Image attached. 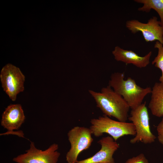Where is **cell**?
<instances>
[{
  "label": "cell",
  "mask_w": 163,
  "mask_h": 163,
  "mask_svg": "<svg viewBox=\"0 0 163 163\" xmlns=\"http://www.w3.org/2000/svg\"><path fill=\"white\" fill-rule=\"evenodd\" d=\"M88 92L104 115L113 117L120 122L126 121L130 107L123 98L109 85L102 88L100 92L91 90Z\"/></svg>",
  "instance_id": "1"
},
{
  "label": "cell",
  "mask_w": 163,
  "mask_h": 163,
  "mask_svg": "<svg viewBox=\"0 0 163 163\" xmlns=\"http://www.w3.org/2000/svg\"><path fill=\"white\" fill-rule=\"evenodd\" d=\"M124 76L123 73L112 74L108 85L123 98L130 108L134 109L141 104L145 97L151 94L152 88H142L137 84L134 79L128 77L125 80Z\"/></svg>",
  "instance_id": "2"
},
{
  "label": "cell",
  "mask_w": 163,
  "mask_h": 163,
  "mask_svg": "<svg viewBox=\"0 0 163 163\" xmlns=\"http://www.w3.org/2000/svg\"><path fill=\"white\" fill-rule=\"evenodd\" d=\"M90 123L89 128L91 133L97 137L106 133L116 141L124 136L136 135L135 127L132 123L116 121L104 115L98 118L91 119Z\"/></svg>",
  "instance_id": "3"
},
{
  "label": "cell",
  "mask_w": 163,
  "mask_h": 163,
  "mask_svg": "<svg viewBox=\"0 0 163 163\" xmlns=\"http://www.w3.org/2000/svg\"><path fill=\"white\" fill-rule=\"evenodd\" d=\"M128 119L135 126L136 135L130 140L132 144L141 142L145 144L154 142L156 136L152 132L149 124V118L146 102L136 108L131 109L130 116Z\"/></svg>",
  "instance_id": "4"
},
{
  "label": "cell",
  "mask_w": 163,
  "mask_h": 163,
  "mask_svg": "<svg viewBox=\"0 0 163 163\" xmlns=\"http://www.w3.org/2000/svg\"><path fill=\"white\" fill-rule=\"evenodd\" d=\"M90 128L85 127H74L68 133L71 148L66 155L68 163H76L77 158L83 151L88 149L93 141Z\"/></svg>",
  "instance_id": "5"
},
{
  "label": "cell",
  "mask_w": 163,
  "mask_h": 163,
  "mask_svg": "<svg viewBox=\"0 0 163 163\" xmlns=\"http://www.w3.org/2000/svg\"><path fill=\"white\" fill-rule=\"evenodd\" d=\"M0 78L3 91L12 101H15L17 95L24 90V75L18 68L8 64L2 69Z\"/></svg>",
  "instance_id": "6"
},
{
  "label": "cell",
  "mask_w": 163,
  "mask_h": 163,
  "mask_svg": "<svg viewBox=\"0 0 163 163\" xmlns=\"http://www.w3.org/2000/svg\"><path fill=\"white\" fill-rule=\"evenodd\" d=\"M29 149L25 153L13 159L17 163H57L60 155L57 151L59 146L54 143L45 150L37 149L34 143L31 142Z\"/></svg>",
  "instance_id": "7"
},
{
  "label": "cell",
  "mask_w": 163,
  "mask_h": 163,
  "mask_svg": "<svg viewBox=\"0 0 163 163\" xmlns=\"http://www.w3.org/2000/svg\"><path fill=\"white\" fill-rule=\"evenodd\" d=\"M126 26L132 33L141 32L146 42L157 40L163 45V27L156 17L150 18L146 23L136 20L128 21Z\"/></svg>",
  "instance_id": "8"
},
{
  "label": "cell",
  "mask_w": 163,
  "mask_h": 163,
  "mask_svg": "<svg viewBox=\"0 0 163 163\" xmlns=\"http://www.w3.org/2000/svg\"><path fill=\"white\" fill-rule=\"evenodd\" d=\"M97 142L101 145L99 151L93 156L76 163H115L113 155L119 148V144L109 136L102 138Z\"/></svg>",
  "instance_id": "9"
},
{
  "label": "cell",
  "mask_w": 163,
  "mask_h": 163,
  "mask_svg": "<svg viewBox=\"0 0 163 163\" xmlns=\"http://www.w3.org/2000/svg\"><path fill=\"white\" fill-rule=\"evenodd\" d=\"M25 119L21 104H10L5 108L2 113L1 123L4 128L11 132L14 130L19 129Z\"/></svg>",
  "instance_id": "10"
},
{
  "label": "cell",
  "mask_w": 163,
  "mask_h": 163,
  "mask_svg": "<svg viewBox=\"0 0 163 163\" xmlns=\"http://www.w3.org/2000/svg\"><path fill=\"white\" fill-rule=\"evenodd\" d=\"M112 53L116 60L126 64H132L139 68H145L149 64L152 53L150 51L144 56H141L133 51L124 50L118 46L115 47Z\"/></svg>",
  "instance_id": "11"
},
{
  "label": "cell",
  "mask_w": 163,
  "mask_h": 163,
  "mask_svg": "<svg viewBox=\"0 0 163 163\" xmlns=\"http://www.w3.org/2000/svg\"><path fill=\"white\" fill-rule=\"evenodd\" d=\"M151 99L148 107L153 115L163 116V83L156 82L152 88Z\"/></svg>",
  "instance_id": "12"
},
{
  "label": "cell",
  "mask_w": 163,
  "mask_h": 163,
  "mask_svg": "<svg viewBox=\"0 0 163 163\" xmlns=\"http://www.w3.org/2000/svg\"><path fill=\"white\" fill-rule=\"evenodd\" d=\"M134 1L143 4L142 7L138 8L139 11L148 12L151 9L155 10L160 17L161 24L163 27V0H135Z\"/></svg>",
  "instance_id": "13"
},
{
  "label": "cell",
  "mask_w": 163,
  "mask_h": 163,
  "mask_svg": "<svg viewBox=\"0 0 163 163\" xmlns=\"http://www.w3.org/2000/svg\"><path fill=\"white\" fill-rule=\"evenodd\" d=\"M154 48L158 49V54L152 62V64L159 69L161 72V75L159 78L160 82L163 83V45L159 41H157Z\"/></svg>",
  "instance_id": "14"
},
{
  "label": "cell",
  "mask_w": 163,
  "mask_h": 163,
  "mask_svg": "<svg viewBox=\"0 0 163 163\" xmlns=\"http://www.w3.org/2000/svg\"><path fill=\"white\" fill-rule=\"evenodd\" d=\"M125 163H149L145 155L140 153L138 155L127 159Z\"/></svg>",
  "instance_id": "15"
},
{
  "label": "cell",
  "mask_w": 163,
  "mask_h": 163,
  "mask_svg": "<svg viewBox=\"0 0 163 163\" xmlns=\"http://www.w3.org/2000/svg\"><path fill=\"white\" fill-rule=\"evenodd\" d=\"M158 139L159 142L163 145V117L157 126Z\"/></svg>",
  "instance_id": "16"
},
{
  "label": "cell",
  "mask_w": 163,
  "mask_h": 163,
  "mask_svg": "<svg viewBox=\"0 0 163 163\" xmlns=\"http://www.w3.org/2000/svg\"></svg>",
  "instance_id": "17"
}]
</instances>
